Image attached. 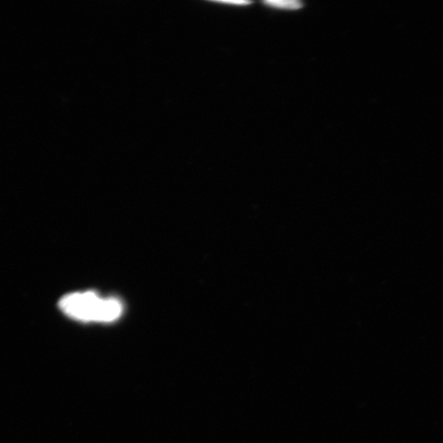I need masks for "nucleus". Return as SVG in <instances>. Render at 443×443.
Segmentation results:
<instances>
[{
    "mask_svg": "<svg viewBox=\"0 0 443 443\" xmlns=\"http://www.w3.org/2000/svg\"><path fill=\"white\" fill-rule=\"evenodd\" d=\"M59 307L69 317L83 322H113L124 307L116 298H102L94 292L75 293L64 295Z\"/></svg>",
    "mask_w": 443,
    "mask_h": 443,
    "instance_id": "f257e3e1",
    "label": "nucleus"
},
{
    "mask_svg": "<svg viewBox=\"0 0 443 443\" xmlns=\"http://www.w3.org/2000/svg\"><path fill=\"white\" fill-rule=\"evenodd\" d=\"M264 4H266L269 8L284 10H297L304 7L303 3L300 1H281V0H279V1H274V0L264 1Z\"/></svg>",
    "mask_w": 443,
    "mask_h": 443,
    "instance_id": "f03ea898",
    "label": "nucleus"
}]
</instances>
